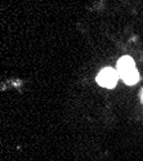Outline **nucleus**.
Segmentation results:
<instances>
[{"label": "nucleus", "mask_w": 143, "mask_h": 161, "mask_svg": "<svg viewBox=\"0 0 143 161\" xmlns=\"http://www.w3.org/2000/svg\"><path fill=\"white\" fill-rule=\"evenodd\" d=\"M142 101H143V93H142Z\"/></svg>", "instance_id": "4"}, {"label": "nucleus", "mask_w": 143, "mask_h": 161, "mask_svg": "<svg viewBox=\"0 0 143 161\" xmlns=\"http://www.w3.org/2000/svg\"><path fill=\"white\" fill-rule=\"evenodd\" d=\"M121 79L125 81V84H128V85H133V84H135L138 80H139V74H138V71L134 69V70H132V71H129L128 74H125Z\"/></svg>", "instance_id": "3"}, {"label": "nucleus", "mask_w": 143, "mask_h": 161, "mask_svg": "<svg viewBox=\"0 0 143 161\" xmlns=\"http://www.w3.org/2000/svg\"><path fill=\"white\" fill-rule=\"evenodd\" d=\"M119 79V72L118 70H112V69H105L99 72L97 76V81L99 85L105 86V88H113L118 83Z\"/></svg>", "instance_id": "1"}, {"label": "nucleus", "mask_w": 143, "mask_h": 161, "mask_svg": "<svg viewBox=\"0 0 143 161\" xmlns=\"http://www.w3.org/2000/svg\"><path fill=\"white\" fill-rule=\"evenodd\" d=\"M135 69L134 66V61L130 58V57H123L119 62H118V72H119V76H124L125 74H128L129 71H132Z\"/></svg>", "instance_id": "2"}]
</instances>
